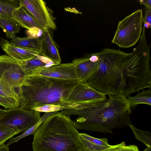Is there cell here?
<instances>
[{"instance_id":"14","label":"cell","mask_w":151,"mask_h":151,"mask_svg":"<svg viewBox=\"0 0 151 151\" xmlns=\"http://www.w3.org/2000/svg\"><path fill=\"white\" fill-rule=\"evenodd\" d=\"M12 17L22 27L29 30L36 28L43 31L42 28L34 17L21 3L19 6L13 12Z\"/></svg>"},{"instance_id":"3","label":"cell","mask_w":151,"mask_h":151,"mask_svg":"<svg viewBox=\"0 0 151 151\" xmlns=\"http://www.w3.org/2000/svg\"><path fill=\"white\" fill-rule=\"evenodd\" d=\"M79 82L37 74L26 76L17 91L19 107L32 111L45 105L64 104Z\"/></svg>"},{"instance_id":"12","label":"cell","mask_w":151,"mask_h":151,"mask_svg":"<svg viewBox=\"0 0 151 151\" xmlns=\"http://www.w3.org/2000/svg\"><path fill=\"white\" fill-rule=\"evenodd\" d=\"M0 46L7 56L18 61H24L37 57L40 51L24 49L15 46L10 42L0 38Z\"/></svg>"},{"instance_id":"10","label":"cell","mask_w":151,"mask_h":151,"mask_svg":"<svg viewBox=\"0 0 151 151\" xmlns=\"http://www.w3.org/2000/svg\"><path fill=\"white\" fill-rule=\"evenodd\" d=\"M32 74L79 82L76 66L73 62L52 65L38 70Z\"/></svg>"},{"instance_id":"31","label":"cell","mask_w":151,"mask_h":151,"mask_svg":"<svg viewBox=\"0 0 151 151\" xmlns=\"http://www.w3.org/2000/svg\"><path fill=\"white\" fill-rule=\"evenodd\" d=\"M142 151H151V149L148 147H146V148Z\"/></svg>"},{"instance_id":"32","label":"cell","mask_w":151,"mask_h":151,"mask_svg":"<svg viewBox=\"0 0 151 151\" xmlns=\"http://www.w3.org/2000/svg\"><path fill=\"white\" fill-rule=\"evenodd\" d=\"M82 151H90L87 148H85Z\"/></svg>"},{"instance_id":"1","label":"cell","mask_w":151,"mask_h":151,"mask_svg":"<svg viewBox=\"0 0 151 151\" xmlns=\"http://www.w3.org/2000/svg\"><path fill=\"white\" fill-rule=\"evenodd\" d=\"M145 30L143 25L139 42L131 52L105 48L95 53L98 58L97 68L85 83L106 95L126 98L151 88L150 45L147 44Z\"/></svg>"},{"instance_id":"6","label":"cell","mask_w":151,"mask_h":151,"mask_svg":"<svg viewBox=\"0 0 151 151\" xmlns=\"http://www.w3.org/2000/svg\"><path fill=\"white\" fill-rule=\"evenodd\" d=\"M143 21V12L141 9L126 16L119 22L112 43L124 48L135 45L141 36Z\"/></svg>"},{"instance_id":"8","label":"cell","mask_w":151,"mask_h":151,"mask_svg":"<svg viewBox=\"0 0 151 151\" xmlns=\"http://www.w3.org/2000/svg\"><path fill=\"white\" fill-rule=\"evenodd\" d=\"M20 2L34 17L43 31L57 29L53 11L47 6L45 1L42 0H20Z\"/></svg>"},{"instance_id":"25","label":"cell","mask_w":151,"mask_h":151,"mask_svg":"<svg viewBox=\"0 0 151 151\" xmlns=\"http://www.w3.org/2000/svg\"><path fill=\"white\" fill-rule=\"evenodd\" d=\"M42 122L40 120L37 123L23 132L22 134L16 137H11L9 139L7 145L9 146L13 143L17 142L22 139L30 134L34 135L37 128Z\"/></svg>"},{"instance_id":"5","label":"cell","mask_w":151,"mask_h":151,"mask_svg":"<svg viewBox=\"0 0 151 151\" xmlns=\"http://www.w3.org/2000/svg\"><path fill=\"white\" fill-rule=\"evenodd\" d=\"M26 75L17 61L0 55V95L19 105L17 91Z\"/></svg>"},{"instance_id":"18","label":"cell","mask_w":151,"mask_h":151,"mask_svg":"<svg viewBox=\"0 0 151 151\" xmlns=\"http://www.w3.org/2000/svg\"><path fill=\"white\" fill-rule=\"evenodd\" d=\"M18 62L26 76L31 75L38 70L45 68L47 65L42 57L40 55L29 60Z\"/></svg>"},{"instance_id":"29","label":"cell","mask_w":151,"mask_h":151,"mask_svg":"<svg viewBox=\"0 0 151 151\" xmlns=\"http://www.w3.org/2000/svg\"><path fill=\"white\" fill-rule=\"evenodd\" d=\"M0 151H9V146L4 143L0 145Z\"/></svg>"},{"instance_id":"4","label":"cell","mask_w":151,"mask_h":151,"mask_svg":"<svg viewBox=\"0 0 151 151\" xmlns=\"http://www.w3.org/2000/svg\"><path fill=\"white\" fill-rule=\"evenodd\" d=\"M32 145L33 151H82L85 148L70 116L59 111L38 127Z\"/></svg>"},{"instance_id":"7","label":"cell","mask_w":151,"mask_h":151,"mask_svg":"<svg viewBox=\"0 0 151 151\" xmlns=\"http://www.w3.org/2000/svg\"><path fill=\"white\" fill-rule=\"evenodd\" d=\"M41 118L38 111L14 108L6 110L0 116V125L15 127L24 132L37 123Z\"/></svg>"},{"instance_id":"16","label":"cell","mask_w":151,"mask_h":151,"mask_svg":"<svg viewBox=\"0 0 151 151\" xmlns=\"http://www.w3.org/2000/svg\"><path fill=\"white\" fill-rule=\"evenodd\" d=\"M0 27L3 29L7 38L11 39L19 32L21 27L11 17L0 14Z\"/></svg>"},{"instance_id":"28","label":"cell","mask_w":151,"mask_h":151,"mask_svg":"<svg viewBox=\"0 0 151 151\" xmlns=\"http://www.w3.org/2000/svg\"><path fill=\"white\" fill-rule=\"evenodd\" d=\"M138 1L141 4L145 6L146 8L151 9V0H139Z\"/></svg>"},{"instance_id":"19","label":"cell","mask_w":151,"mask_h":151,"mask_svg":"<svg viewBox=\"0 0 151 151\" xmlns=\"http://www.w3.org/2000/svg\"><path fill=\"white\" fill-rule=\"evenodd\" d=\"M127 99L131 109H134L136 106L140 104L151 106V88L146 90H142L134 96H129Z\"/></svg>"},{"instance_id":"27","label":"cell","mask_w":151,"mask_h":151,"mask_svg":"<svg viewBox=\"0 0 151 151\" xmlns=\"http://www.w3.org/2000/svg\"><path fill=\"white\" fill-rule=\"evenodd\" d=\"M143 24L146 27H150L151 24V9L146 8L143 17Z\"/></svg>"},{"instance_id":"30","label":"cell","mask_w":151,"mask_h":151,"mask_svg":"<svg viewBox=\"0 0 151 151\" xmlns=\"http://www.w3.org/2000/svg\"><path fill=\"white\" fill-rule=\"evenodd\" d=\"M6 110L2 109H0V116L5 113Z\"/></svg>"},{"instance_id":"23","label":"cell","mask_w":151,"mask_h":151,"mask_svg":"<svg viewBox=\"0 0 151 151\" xmlns=\"http://www.w3.org/2000/svg\"><path fill=\"white\" fill-rule=\"evenodd\" d=\"M72 104V103L67 102L63 104H47L33 108L32 111H36L40 112L46 113L57 112L70 108Z\"/></svg>"},{"instance_id":"22","label":"cell","mask_w":151,"mask_h":151,"mask_svg":"<svg viewBox=\"0 0 151 151\" xmlns=\"http://www.w3.org/2000/svg\"><path fill=\"white\" fill-rule=\"evenodd\" d=\"M21 132L15 127L0 125V146L8 139Z\"/></svg>"},{"instance_id":"15","label":"cell","mask_w":151,"mask_h":151,"mask_svg":"<svg viewBox=\"0 0 151 151\" xmlns=\"http://www.w3.org/2000/svg\"><path fill=\"white\" fill-rule=\"evenodd\" d=\"M81 140L85 148L90 151H102L110 147L107 139L105 138H97L85 133H80Z\"/></svg>"},{"instance_id":"9","label":"cell","mask_w":151,"mask_h":151,"mask_svg":"<svg viewBox=\"0 0 151 151\" xmlns=\"http://www.w3.org/2000/svg\"><path fill=\"white\" fill-rule=\"evenodd\" d=\"M106 99L104 93L86 83L79 82L70 93L67 102L75 104L94 103L102 101Z\"/></svg>"},{"instance_id":"17","label":"cell","mask_w":151,"mask_h":151,"mask_svg":"<svg viewBox=\"0 0 151 151\" xmlns=\"http://www.w3.org/2000/svg\"><path fill=\"white\" fill-rule=\"evenodd\" d=\"M40 38L37 37H20L16 36L11 39L10 42L15 46L34 50L40 51Z\"/></svg>"},{"instance_id":"11","label":"cell","mask_w":151,"mask_h":151,"mask_svg":"<svg viewBox=\"0 0 151 151\" xmlns=\"http://www.w3.org/2000/svg\"><path fill=\"white\" fill-rule=\"evenodd\" d=\"M53 31L48 30L42 32L40 37L39 55L57 65L60 63L61 58L58 45L54 39Z\"/></svg>"},{"instance_id":"26","label":"cell","mask_w":151,"mask_h":151,"mask_svg":"<svg viewBox=\"0 0 151 151\" xmlns=\"http://www.w3.org/2000/svg\"><path fill=\"white\" fill-rule=\"evenodd\" d=\"M0 105L6 109L19 107V106L0 95Z\"/></svg>"},{"instance_id":"21","label":"cell","mask_w":151,"mask_h":151,"mask_svg":"<svg viewBox=\"0 0 151 151\" xmlns=\"http://www.w3.org/2000/svg\"><path fill=\"white\" fill-rule=\"evenodd\" d=\"M136 139L141 142L146 147L151 149V134L146 131L138 129L132 124L129 126Z\"/></svg>"},{"instance_id":"20","label":"cell","mask_w":151,"mask_h":151,"mask_svg":"<svg viewBox=\"0 0 151 151\" xmlns=\"http://www.w3.org/2000/svg\"><path fill=\"white\" fill-rule=\"evenodd\" d=\"M20 0H0V14L11 17L20 5Z\"/></svg>"},{"instance_id":"13","label":"cell","mask_w":151,"mask_h":151,"mask_svg":"<svg viewBox=\"0 0 151 151\" xmlns=\"http://www.w3.org/2000/svg\"><path fill=\"white\" fill-rule=\"evenodd\" d=\"M98 61L91 60L88 54L82 58L74 59L72 62L76 66L79 78V82L85 83L87 80L96 70Z\"/></svg>"},{"instance_id":"2","label":"cell","mask_w":151,"mask_h":151,"mask_svg":"<svg viewBox=\"0 0 151 151\" xmlns=\"http://www.w3.org/2000/svg\"><path fill=\"white\" fill-rule=\"evenodd\" d=\"M109 96L101 102L74 103L72 107L60 112L66 116H78L73 121L77 129L113 134L114 129L132 124L130 117L132 110L127 98Z\"/></svg>"},{"instance_id":"24","label":"cell","mask_w":151,"mask_h":151,"mask_svg":"<svg viewBox=\"0 0 151 151\" xmlns=\"http://www.w3.org/2000/svg\"><path fill=\"white\" fill-rule=\"evenodd\" d=\"M102 151H139L138 147L134 145L127 146L125 142L111 145Z\"/></svg>"}]
</instances>
